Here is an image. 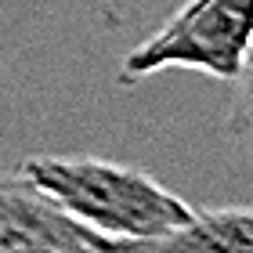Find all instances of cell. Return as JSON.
<instances>
[{
	"mask_svg": "<svg viewBox=\"0 0 253 253\" xmlns=\"http://www.w3.org/2000/svg\"><path fill=\"white\" fill-rule=\"evenodd\" d=\"M26 177L90 232L123 243L167 235L195 213L145 170L94 156H33L26 163Z\"/></svg>",
	"mask_w": 253,
	"mask_h": 253,
	"instance_id": "1",
	"label": "cell"
},
{
	"mask_svg": "<svg viewBox=\"0 0 253 253\" xmlns=\"http://www.w3.org/2000/svg\"><path fill=\"white\" fill-rule=\"evenodd\" d=\"M253 54V0H188L123 58V80L163 69L235 80Z\"/></svg>",
	"mask_w": 253,
	"mask_h": 253,
	"instance_id": "2",
	"label": "cell"
},
{
	"mask_svg": "<svg viewBox=\"0 0 253 253\" xmlns=\"http://www.w3.org/2000/svg\"><path fill=\"white\" fill-rule=\"evenodd\" d=\"M112 253V239L90 232L47 199L29 177H0V253Z\"/></svg>",
	"mask_w": 253,
	"mask_h": 253,
	"instance_id": "3",
	"label": "cell"
},
{
	"mask_svg": "<svg viewBox=\"0 0 253 253\" xmlns=\"http://www.w3.org/2000/svg\"><path fill=\"white\" fill-rule=\"evenodd\" d=\"M112 253H253V206L192 213L185 224L156 239H112Z\"/></svg>",
	"mask_w": 253,
	"mask_h": 253,
	"instance_id": "4",
	"label": "cell"
},
{
	"mask_svg": "<svg viewBox=\"0 0 253 253\" xmlns=\"http://www.w3.org/2000/svg\"><path fill=\"white\" fill-rule=\"evenodd\" d=\"M235 105H232V134L235 141L246 148V152H253V54L246 58L243 73L235 76Z\"/></svg>",
	"mask_w": 253,
	"mask_h": 253,
	"instance_id": "5",
	"label": "cell"
},
{
	"mask_svg": "<svg viewBox=\"0 0 253 253\" xmlns=\"http://www.w3.org/2000/svg\"><path fill=\"white\" fill-rule=\"evenodd\" d=\"M40 253H54V250H40Z\"/></svg>",
	"mask_w": 253,
	"mask_h": 253,
	"instance_id": "6",
	"label": "cell"
}]
</instances>
